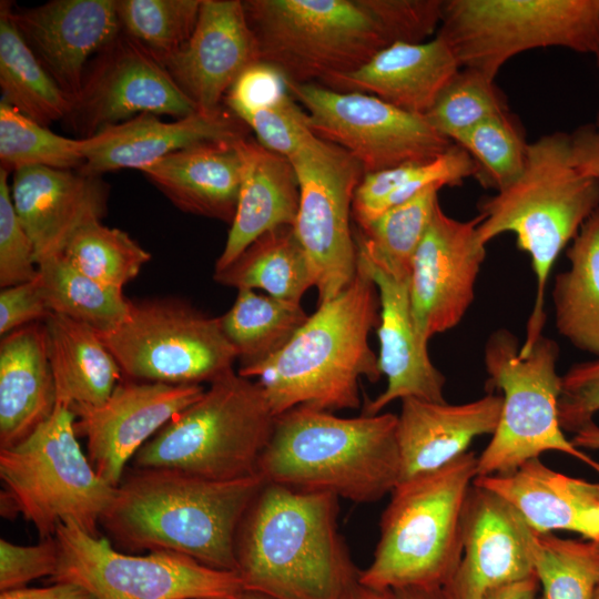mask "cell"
Instances as JSON below:
<instances>
[{
  "label": "cell",
  "mask_w": 599,
  "mask_h": 599,
  "mask_svg": "<svg viewBox=\"0 0 599 599\" xmlns=\"http://www.w3.org/2000/svg\"><path fill=\"white\" fill-rule=\"evenodd\" d=\"M261 61L288 81L323 84L396 42L427 41L441 0H247Z\"/></svg>",
  "instance_id": "cell-1"
},
{
  "label": "cell",
  "mask_w": 599,
  "mask_h": 599,
  "mask_svg": "<svg viewBox=\"0 0 599 599\" xmlns=\"http://www.w3.org/2000/svg\"><path fill=\"white\" fill-rule=\"evenodd\" d=\"M129 469L101 520L116 549L171 551L237 572L236 534L265 483L258 475L213 480L171 468Z\"/></svg>",
  "instance_id": "cell-2"
},
{
  "label": "cell",
  "mask_w": 599,
  "mask_h": 599,
  "mask_svg": "<svg viewBox=\"0 0 599 599\" xmlns=\"http://www.w3.org/2000/svg\"><path fill=\"white\" fill-rule=\"evenodd\" d=\"M337 516L332 494L264 483L235 539L244 590L271 599H344L358 572Z\"/></svg>",
  "instance_id": "cell-3"
},
{
  "label": "cell",
  "mask_w": 599,
  "mask_h": 599,
  "mask_svg": "<svg viewBox=\"0 0 599 599\" xmlns=\"http://www.w3.org/2000/svg\"><path fill=\"white\" fill-rule=\"evenodd\" d=\"M378 323L377 287L357 263L352 283L317 305L282 349L237 373L257 377L276 416L298 406L326 412L357 409L359 380L376 383L383 376L368 343Z\"/></svg>",
  "instance_id": "cell-4"
},
{
  "label": "cell",
  "mask_w": 599,
  "mask_h": 599,
  "mask_svg": "<svg viewBox=\"0 0 599 599\" xmlns=\"http://www.w3.org/2000/svg\"><path fill=\"white\" fill-rule=\"evenodd\" d=\"M265 481L322 491L356 502H373L399 483L397 415L294 407L276 417L257 466Z\"/></svg>",
  "instance_id": "cell-5"
},
{
  "label": "cell",
  "mask_w": 599,
  "mask_h": 599,
  "mask_svg": "<svg viewBox=\"0 0 599 599\" xmlns=\"http://www.w3.org/2000/svg\"><path fill=\"white\" fill-rule=\"evenodd\" d=\"M599 209V181L576 167L570 135L555 132L528 144L522 174L479 203L478 236L484 245L514 233L536 276V298L519 349L526 357L542 336L545 291L554 264L587 219Z\"/></svg>",
  "instance_id": "cell-6"
},
{
  "label": "cell",
  "mask_w": 599,
  "mask_h": 599,
  "mask_svg": "<svg viewBox=\"0 0 599 599\" xmlns=\"http://www.w3.org/2000/svg\"><path fill=\"white\" fill-rule=\"evenodd\" d=\"M476 477L477 456L467 451L434 473L399 483L358 582L376 590L441 589L461 558L464 510Z\"/></svg>",
  "instance_id": "cell-7"
},
{
  "label": "cell",
  "mask_w": 599,
  "mask_h": 599,
  "mask_svg": "<svg viewBox=\"0 0 599 599\" xmlns=\"http://www.w3.org/2000/svg\"><path fill=\"white\" fill-rule=\"evenodd\" d=\"M276 417L260 383L232 369L146 441L132 467L213 480L255 476Z\"/></svg>",
  "instance_id": "cell-8"
},
{
  "label": "cell",
  "mask_w": 599,
  "mask_h": 599,
  "mask_svg": "<svg viewBox=\"0 0 599 599\" xmlns=\"http://www.w3.org/2000/svg\"><path fill=\"white\" fill-rule=\"evenodd\" d=\"M74 413L57 404L51 416L18 445L0 449V479L40 539L72 522L99 537L98 526L116 487L102 479L78 441Z\"/></svg>",
  "instance_id": "cell-9"
},
{
  "label": "cell",
  "mask_w": 599,
  "mask_h": 599,
  "mask_svg": "<svg viewBox=\"0 0 599 599\" xmlns=\"http://www.w3.org/2000/svg\"><path fill=\"white\" fill-rule=\"evenodd\" d=\"M508 329L490 334L484 349L489 383L502 392V406L489 444L477 457V477L510 473L555 450L570 455L599 474V461L567 439L558 417L561 376L558 344L541 336L526 357Z\"/></svg>",
  "instance_id": "cell-10"
},
{
  "label": "cell",
  "mask_w": 599,
  "mask_h": 599,
  "mask_svg": "<svg viewBox=\"0 0 599 599\" xmlns=\"http://www.w3.org/2000/svg\"><path fill=\"white\" fill-rule=\"evenodd\" d=\"M461 68L495 80L518 53L560 47L580 53L599 48V0H447L437 33Z\"/></svg>",
  "instance_id": "cell-11"
},
{
  "label": "cell",
  "mask_w": 599,
  "mask_h": 599,
  "mask_svg": "<svg viewBox=\"0 0 599 599\" xmlns=\"http://www.w3.org/2000/svg\"><path fill=\"white\" fill-rule=\"evenodd\" d=\"M99 335L130 380L202 385L237 359L220 317L174 298L130 300L123 322Z\"/></svg>",
  "instance_id": "cell-12"
},
{
  "label": "cell",
  "mask_w": 599,
  "mask_h": 599,
  "mask_svg": "<svg viewBox=\"0 0 599 599\" xmlns=\"http://www.w3.org/2000/svg\"><path fill=\"white\" fill-rule=\"evenodd\" d=\"M54 537L59 560L49 581L77 583L94 599H227L244 590L237 572L171 551L128 554L72 522Z\"/></svg>",
  "instance_id": "cell-13"
},
{
  "label": "cell",
  "mask_w": 599,
  "mask_h": 599,
  "mask_svg": "<svg viewBox=\"0 0 599 599\" xmlns=\"http://www.w3.org/2000/svg\"><path fill=\"white\" fill-rule=\"evenodd\" d=\"M288 159L300 186L293 227L308 260L321 305L344 291L356 275L351 219L354 193L365 173L348 152L315 134Z\"/></svg>",
  "instance_id": "cell-14"
},
{
  "label": "cell",
  "mask_w": 599,
  "mask_h": 599,
  "mask_svg": "<svg viewBox=\"0 0 599 599\" xmlns=\"http://www.w3.org/2000/svg\"><path fill=\"white\" fill-rule=\"evenodd\" d=\"M286 84L306 111L312 132L348 152L365 174L430 161L454 144L425 115L407 112L374 95L287 79Z\"/></svg>",
  "instance_id": "cell-15"
},
{
  "label": "cell",
  "mask_w": 599,
  "mask_h": 599,
  "mask_svg": "<svg viewBox=\"0 0 599 599\" xmlns=\"http://www.w3.org/2000/svg\"><path fill=\"white\" fill-rule=\"evenodd\" d=\"M195 112V104L159 59L121 32L85 71L80 95L65 120L89 138L133 115L152 113L180 119Z\"/></svg>",
  "instance_id": "cell-16"
},
{
  "label": "cell",
  "mask_w": 599,
  "mask_h": 599,
  "mask_svg": "<svg viewBox=\"0 0 599 599\" xmlns=\"http://www.w3.org/2000/svg\"><path fill=\"white\" fill-rule=\"evenodd\" d=\"M481 215L459 221L440 205L410 264L409 297L416 333L427 347L429 339L463 319L475 296V284L486 257L478 236Z\"/></svg>",
  "instance_id": "cell-17"
},
{
  "label": "cell",
  "mask_w": 599,
  "mask_h": 599,
  "mask_svg": "<svg viewBox=\"0 0 599 599\" xmlns=\"http://www.w3.org/2000/svg\"><path fill=\"white\" fill-rule=\"evenodd\" d=\"M204 390L200 384L123 378L102 404L71 408L75 433L85 438L88 458L97 474L118 487L139 449Z\"/></svg>",
  "instance_id": "cell-18"
},
{
  "label": "cell",
  "mask_w": 599,
  "mask_h": 599,
  "mask_svg": "<svg viewBox=\"0 0 599 599\" xmlns=\"http://www.w3.org/2000/svg\"><path fill=\"white\" fill-rule=\"evenodd\" d=\"M357 263L375 283L379 297L378 365L386 388L364 406L377 415L396 399L419 398L444 403L446 378L433 364L417 336L409 297V275L396 271L358 229L354 232Z\"/></svg>",
  "instance_id": "cell-19"
},
{
  "label": "cell",
  "mask_w": 599,
  "mask_h": 599,
  "mask_svg": "<svg viewBox=\"0 0 599 599\" xmlns=\"http://www.w3.org/2000/svg\"><path fill=\"white\" fill-rule=\"evenodd\" d=\"M158 59L196 110L210 114L221 111V100L261 52L243 1L202 0L190 39Z\"/></svg>",
  "instance_id": "cell-20"
},
{
  "label": "cell",
  "mask_w": 599,
  "mask_h": 599,
  "mask_svg": "<svg viewBox=\"0 0 599 599\" xmlns=\"http://www.w3.org/2000/svg\"><path fill=\"white\" fill-rule=\"evenodd\" d=\"M529 527L498 495L473 483L463 517V551L441 588L444 599H485L491 591L535 575Z\"/></svg>",
  "instance_id": "cell-21"
},
{
  "label": "cell",
  "mask_w": 599,
  "mask_h": 599,
  "mask_svg": "<svg viewBox=\"0 0 599 599\" xmlns=\"http://www.w3.org/2000/svg\"><path fill=\"white\" fill-rule=\"evenodd\" d=\"M16 24L50 77L74 103L88 59L120 33L116 0H52L13 12Z\"/></svg>",
  "instance_id": "cell-22"
},
{
  "label": "cell",
  "mask_w": 599,
  "mask_h": 599,
  "mask_svg": "<svg viewBox=\"0 0 599 599\" xmlns=\"http://www.w3.org/2000/svg\"><path fill=\"white\" fill-rule=\"evenodd\" d=\"M13 173L12 203L33 244L37 265L62 254L81 226L106 213L109 187L100 176L45 166Z\"/></svg>",
  "instance_id": "cell-23"
},
{
  "label": "cell",
  "mask_w": 599,
  "mask_h": 599,
  "mask_svg": "<svg viewBox=\"0 0 599 599\" xmlns=\"http://www.w3.org/2000/svg\"><path fill=\"white\" fill-rule=\"evenodd\" d=\"M245 126L238 118L223 111L210 114L197 111L171 122L152 113L139 114L81 138L84 162L78 172L100 176L121 169L142 171L173 152L196 144L244 139Z\"/></svg>",
  "instance_id": "cell-24"
},
{
  "label": "cell",
  "mask_w": 599,
  "mask_h": 599,
  "mask_svg": "<svg viewBox=\"0 0 599 599\" xmlns=\"http://www.w3.org/2000/svg\"><path fill=\"white\" fill-rule=\"evenodd\" d=\"M501 406V395L495 394L456 405L414 397L402 399L397 415L399 483L445 467L466 454L476 437L493 435Z\"/></svg>",
  "instance_id": "cell-25"
},
{
  "label": "cell",
  "mask_w": 599,
  "mask_h": 599,
  "mask_svg": "<svg viewBox=\"0 0 599 599\" xmlns=\"http://www.w3.org/2000/svg\"><path fill=\"white\" fill-rule=\"evenodd\" d=\"M460 69L449 44L437 34L424 42L393 43L357 70L322 85L374 95L407 112L425 115Z\"/></svg>",
  "instance_id": "cell-26"
},
{
  "label": "cell",
  "mask_w": 599,
  "mask_h": 599,
  "mask_svg": "<svg viewBox=\"0 0 599 599\" xmlns=\"http://www.w3.org/2000/svg\"><path fill=\"white\" fill-rule=\"evenodd\" d=\"M474 484L508 502L532 530H568L599 544V483L556 471L539 458Z\"/></svg>",
  "instance_id": "cell-27"
},
{
  "label": "cell",
  "mask_w": 599,
  "mask_h": 599,
  "mask_svg": "<svg viewBox=\"0 0 599 599\" xmlns=\"http://www.w3.org/2000/svg\"><path fill=\"white\" fill-rule=\"evenodd\" d=\"M244 139L196 144L142 172L181 211L231 224L242 182Z\"/></svg>",
  "instance_id": "cell-28"
},
{
  "label": "cell",
  "mask_w": 599,
  "mask_h": 599,
  "mask_svg": "<svg viewBox=\"0 0 599 599\" xmlns=\"http://www.w3.org/2000/svg\"><path fill=\"white\" fill-rule=\"evenodd\" d=\"M241 146L243 172L236 213L214 272L229 266L263 234L294 226L298 213L300 186L290 159L246 138Z\"/></svg>",
  "instance_id": "cell-29"
},
{
  "label": "cell",
  "mask_w": 599,
  "mask_h": 599,
  "mask_svg": "<svg viewBox=\"0 0 599 599\" xmlns=\"http://www.w3.org/2000/svg\"><path fill=\"white\" fill-rule=\"evenodd\" d=\"M57 394L43 322L20 327L0 343V449L30 436L53 413Z\"/></svg>",
  "instance_id": "cell-30"
},
{
  "label": "cell",
  "mask_w": 599,
  "mask_h": 599,
  "mask_svg": "<svg viewBox=\"0 0 599 599\" xmlns=\"http://www.w3.org/2000/svg\"><path fill=\"white\" fill-rule=\"evenodd\" d=\"M43 324L57 404L71 409L105 402L123 376L99 333L60 314Z\"/></svg>",
  "instance_id": "cell-31"
},
{
  "label": "cell",
  "mask_w": 599,
  "mask_h": 599,
  "mask_svg": "<svg viewBox=\"0 0 599 599\" xmlns=\"http://www.w3.org/2000/svg\"><path fill=\"white\" fill-rule=\"evenodd\" d=\"M567 257L569 268L554 282L555 325L573 347L599 358V209L571 241Z\"/></svg>",
  "instance_id": "cell-32"
},
{
  "label": "cell",
  "mask_w": 599,
  "mask_h": 599,
  "mask_svg": "<svg viewBox=\"0 0 599 599\" xmlns=\"http://www.w3.org/2000/svg\"><path fill=\"white\" fill-rule=\"evenodd\" d=\"M215 282L240 290H261L266 295L301 303L314 286L306 254L290 225L276 227L255 240L222 271Z\"/></svg>",
  "instance_id": "cell-33"
},
{
  "label": "cell",
  "mask_w": 599,
  "mask_h": 599,
  "mask_svg": "<svg viewBox=\"0 0 599 599\" xmlns=\"http://www.w3.org/2000/svg\"><path fill=\"white\" fill-rule=\"evenodd\" d=\"M11 2H0V87L2 99L43 126L65 120L72 101L22 38Z\"/></svg>",
  "instance_id": "cell-34"
},
{
  "label": "cell",
  "mask_w": 599,
  "mask_h": 599,
  "mask_svg": "<svg viewBox=\"0 0 599 599\" xmlns=\"http://www.w3.org/2000/svg\"><path fill=\"white\" fill-rule=\"evenodd\" d=\"M477 165L466 150L453 144L437 158L406 163L364 174L355 190L352 214L359 229L367 226L387 209L432 185H457L477 175Z\"/></svg>",
  "instance_id": "cell-35"
},
{
  "label": "cell",
  "mask_w": 599,
  "mask_h": 599,
  "mask_svg": "<svg viewBox=\"0 0 599 599\" xmlns=\"http://www.w3.org/2000/svg\"><path fill=\"white\" fill-rule=\"evenodd\" d=\"M301 303L252 290H240L232 307L220 316L222 329L235 348L240 368L258 364L282 349L306 323Z\"/></svg>",
  "instance_id": "cell-36"
},
{
  "label": "cell",
  "mask_w": 599,
  "mask_h": 599,
  "mask_svg": "<svg viewBox=\"0 0 599 599\" xmlns=\"http://www.w3.org/2000/svg\"><path fill=\"white\" fill-rule=\"evenodd\" d=\"M38 274L52 314L82 323L99 334L112 331L128 315L130 300L122 290L87 276L62 254L41 261Z\"/></svg>",
  "instance_id": "cell-37"
},
{
  "label": "cell",
  "mask_w": 599,
  "mask_h": 599,
  "mask_svg": "<svg viewBox=\"0 0 599 599\" xmlns=\"http://www.w3.org/2000/svg\"><path fill=\"white\" fill-rule=\"evenodd\" d=\"M528 548L541 599H593L599 586V544L540 534L529 527Z\"/></svg>",
  "instance_id": "cell-38"
},
{
  "label": "cell",
  "mask_w": 599,
  "mask_h": 599,
  "mask_svg": "<svg viewBox=\"0 0 599 599\" xmlns=\"http://www.w3.org/2000/svg\"><path fill=\"white\" fill-rule=\"evenodd\" d=\"M62 255L87 276L118 290L135 278L151 258L128 233L108 227L101 221L81 226Z\"/></svg>",
  "instance_id": "cell-39"
},
{
  "label": "cell",
  "mask_w": 599,
  "mask_h": 599,
  "mask_svg": "<svg viewBox=\"0 0 599 599\" xmlns=\"http://www.w3.org/2000/svg\"><path fill=\"white\" fill-rule=\"evenodd\" d=\"M0 160L8 172L28 166L80 170L82 139L59 135L1 100Z\"/></svg>",
  "instance_id": "cell-40"
},
{
  "label": "cell",
  "mask_w": 599,
  "mask_h": 599,
  "mask_svg": "<svg viewBox=\"0 0 599 599\" xmlns=\"http://www.w3.org/2000/svg\"><path fill=\"white\" fill-rule=\"evenodd\" d=\"M202 0H116L121 32L162 58L192 35Z\"/></svg>",
  "instance_id": "cell-41"
},
{
  "label": "cell",
  "mask_w": 599,
  "mask_h": 599,
  "mask_svg": "<svg viewBox=\"0 0 599 599\" xmlns=\"http://www.w3.org/2000/svg\"><path fill=\"white\" fill-rule=\"evenodd\" d=\"M455 144L468 152L477 165L476 179L497 192L514 183L524 172L528 144L509 111L478 123Z\"/></svg>",
  "instance_id": "cell-42"
},
{
  "label": "cell",
  "mask_w": 599,
  "mask_h": 599,
  "mask_svg": "<svg viewBox=\"0 0 599 599\" xmlns=\"http://www.w3.org/2000/svg\"><path fill=\"white\" fill-rule=\"evenodd\" d=\"M508 112L495 80L469 68H461L425 114L441 135L456 142L465 132L494 115Z\"/></svg>",
  "instance_id": "cell-43"
},
{
  "label": "cell",
  "mask_w": 599,
  "mask_h": 599,
  "mask_svg": "<svg viewBox=\"0 0 599 599\" xmlns=\"http://www.w3.org/2000/svg\"><path fill=\"white\" fill-rule=\"evenodd\" d=\"M439 185H432L398 203L359 229L398 272L409 275L413 256L439 205Z\"/></svg>",
  "instance_id": "cell-44"
},
{
  "label": "cell",
  "mask_w": 599,
  "mask_h": 599,
  "mask_svg": "<svg viewBox=\"0 0 599 599\" xmlns=\"http://www.w3.org/2000/svg\"><path fill=\"white\" fill-rule=\"evenodd\" d=\"M37 275L33 244L12 203L8 171L0 167V286L29 282Z\"/></svg>",
  "instance_id": "cell-45"
},
{
  "label": "cell",
  "mask_w": 599,
  "mask_h": 599,
  "mask_svg": "<svg viewBox=\"0 0 599 599\" xmlns=\"http://www.w3.org/2000/svg\"><path fill=\"white\" fill-rule=\"evenodd\" d=\"M243 122L254 131L261 145L286 158L314 134L306 111L290 92L274 104L247 115Z\"/></svg>",
  "instance_id": "cell-46"
},
{
  "label": "cell",
  "mask_w": 599,
  "mask_h": 599,
  "mask_svg": "<svg viewBox=\"0 0 599 599\" xmlns=\"http://www.w3.org/2000/svg\"><path fill=\"white\" fill-rule=\"evenodd\" d=\"M599 412V358L573 364L562 376L558 417L564 432L576 434Z\"/></svg>",
  "instance_id": "cell-47"
},
{
  "label": "cell",
  "mask_w": 599,
  "mask_h": 599,
  "mask_svg": "<svg viewBox=\"0 0 599 599\" xmlns=\"http://www.w3.org/2000/svg\"><path fill=\"white\" fill-rule=\"evenodd\" d=\"M59 547L55 537L40 539L35 545L22 546L0 540V591L27 587L57 570Z\"/></svg>",
  "instance_id": "cell-48"
},
{
  "label": "cell",
  "mask_w": 599,
  "mask_h": 599,
  "mask_svg": "<svg viewBox=\"0 0 599 599\" xmlns=\"http://www.w3.org/2000/svg\"><path fill=\"white\" fill-rule=\"evenodd\" d=\"M288 93L286 78L271 63L258 61L246 68L227 91L224 100L241 121L267 108Z\"/></svg>",
  "instance_id": "cell-49"
},
{
  "label": "cell",
  "mask_w": 599,
  "mask_h": 599,
  "mask_svg": "<svg viewBox=\"0 0 599 599\" xmlns=\"http://www.w3.org/2000/svg\"><path fill=\"white\" fill-rule=\"evenodd\" d=\"M52 314L39 274L29 282L1 288L0 334L45 321Z\"/></svg>",
  "instance_id": "cell-50"
},
{
  "label": "cell",
  "mask_w": 599,
  "mask_h": 599,
  "mask_svg": "<svg viewBox=\"0 0 599 599\" xmlns=\"http://www.w3.org/2000/svg\"><path fill=\"white\" fill-rule=\"evenodd\" d=\"M570 140L576 167L599 181V129L595 124L580 126L570 134Z\"/></svg>",
  "instance_id": "cell-51"
},
{
  "label": "cell",
  "mask_w": 599,
  "mask_h": 599,
  "mask_svg": "<svg viewBox=\"0 0 599 599\" xmlns=\"http://www.w3.org/2000/svg\"><path fill=\"white\" fill-rule=\"evenodd\" d=\"M0 599H94L84 588L73 582H53L40 588L22 587L0 591Z\"/></svg>",
  "instance_id": "cell-52"
},
{
  "label": "cell",
  "mask_w": 599,
  "mask_h": 599,
  "mask_svg": "<svg viewBox=\"0 0 599 599\" xmlns=\"http://www.w3.org/2000/svg\"><path fill=\"white\" fill-rule=\"evenodd\" d=\"M538 589V579L532 576L500 587L491 591L485 599H537Z\"/></svg>",
  "instance_id": "cell-53"
},
{
  "label": "cell",
  "mask_w": 599,
  "mask_h": 599,
  "mask_svg": "<svg viewBox=\"0 0 599 599\" xmlns=\"http://www.w3.org/2000/svg\"><path fill=\"white\" fill-rule=\"evenodd\" d=\"M571 443L581 450H599V426L595 422L588 424L573 434Z\"/></svg>",
  "instance_id": "cell-54"
},
{
  "label": "cell",
  "mask_w": 599,
  "mask_h": 599,
  "mask_svg": "<svg viewBox=\"0 0 599 599\" xmlns=\"http://www.w3.org/2000/svg\"><path fill=\"white\" fill-rule=\"evenodd\" d=\"M344 599H394L390 590H376L356 582L351 587Z\"/></svg>",
  "instance_id": "cell-55"
},
{
  "label": "cell",
  "mask_w": 599,
  "mask_h": 599,
  "mask_svg": "<svg viewBox=\"0 0 599 599\" xmlns=\"http://www.w3.org/2000/svg\"><path fill=\"white\" fill-rule=\"evenodd\" d=\"M390 591L394 599H444L441 589L405 588Z\"/></svg>",
  "instance_id": "cell-56"
},
{
  "label": "cell",
  "mask_w": 599,
  "mask_h": 599,
  "mask_svg": "<svg viewBox=\"0 0 599 599\" xmlns=\"http://www.w3.org/2000/svg\"><path fill=\"white\" fill-rule=\"evenodd\" d=\"M0 511L1 516L7 519H14L18 515H20L13 500L3 489H1L0 493Z\"/></svg>",
  "instance_id": "cell-57"
},
{
  "label": "cell",
  "mask_w": 599,
  "mask_h": 599,
  "mask_svg": "<svg viewBox=\"0 0 599 599\" xmlns=\"http://www.w3.org/2000/svg\"><path fill=\"white\" fill-rule=\"evenodd\" d=\"M227 599H271V598H268V597H266L264 595L257 593V592L243 590L237 596L232 597V598H227Z\"/></svg>",
  "instance_id": "cell-58"
},
{
  "label": "cell",
  "mask_w": 599,
  "mask_h": 599,
  "mask_svg": "<svg viewBox=\"0 0 599 599\" xmlns=\"http://www.w3.org/2000/svg\"><path fill=\"white\" fill-rule=\"evenodd\" d=\"M596 55L598 58V63H599V48H598V51H597ZM595 125L599 129V111H598V114H597V120H596Z\"/></svg>",
  "instance_id": "cell-59"
},
{
  "label": "cell",
  "mask_w": 599,
  "mask_h": 599,
  "mask_svg": "<svg viewBox=\"0 0 599 599\" xmlns=\"http://www.w3.org/2000/svg\"><path fill=\"white\" fill-rule=\"evenodd\" d=\"M593 599H599V586H598V588H597V590H596V593H595Z\"/></svg>",
  "instance_id": "cell-60"
},
{
  "label": "cell",
  "mask_w": 599,
  "mask_h": 599,
  "mask_svg": "<svg viewBox=\"0 0 599 599\" xmlns=\"http://www.w3.org/2000/svg\"><path fill=\"white\" fill-rule=\"evenodd\" d=\"M541 599V598H540Z\"/></svg>",
  "instance_id": "cell-61"
}]
</instances>
